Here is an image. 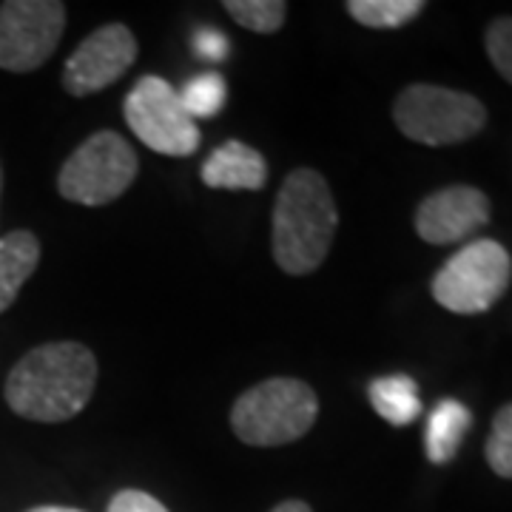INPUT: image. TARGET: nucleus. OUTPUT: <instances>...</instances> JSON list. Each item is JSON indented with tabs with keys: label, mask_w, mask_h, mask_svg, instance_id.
<instances>
[{
	"label": "nucleus",
	"mask_w": 512,
	"mask_h": 512,
	"mask_svg": "<svg viewBox=\"0 0 512 512\" xmlns=\"http://www.w3.org/2000/svg\"><path fill=\"white\" fill-rule=\"evenodd\" d=\"M97 359L86 345L52 342L29 350L6 379V402L29 421L57 424L77 416L94 393Z\"/></svg>",
	"instance_id": "nucleus-1"
},
{
	"label": "nucleus",
	"mask_w": 512,
	"mask_h": 512,
	"mask_svg": "<svg viewBox=\"0 0 512 512\" xmlns=\"http://www.w3.org/2000/svg\"><path fill=\"white\" fill-rule=\"evenodd\" d=\"M336 202L325 177L313 168H296L279 188L274 205V259L291 276L313 274L336 237Z\"/></svg>",
	"instance_id": "nucleus-2"
},
{
	"label": "nucleus",
	"mask_w": 512,
	"mask_h": 512,
	"mask_svg": "<svg viewBox=\"0 0 512 512\" xmlns=\"http://www.w3.org/2000/svg\"><path fill=\"white\" fill-rule=\"evenodd\" d=\"M319 416L311 384L276 376L245 390L231 410V427L251 447H279L302 439Z\"/></svg>",
	"instance_id": "nucleus-3"
},
{
	"label": "nucleus",
	"mask_w": 512,
	"mask_h": 512,
	"mask_svg": "<svg viewBox=\"0 0 512 512\" xmlns=\"http://www.w3.org/2000/svg\"><path fill=\"white\" fill-rule=\"evenodd\" d=\"M393 120L404 137L421 146H456L487 126V109L473 94L433 83L407 86L393 103Z\"/></svg>",
	"instance_id": "nucleus-4"
},
{
	"label": "nucleus",
	"mask_w": 512,
	"mask_h": 512,
	"mask_svg": "<svg viewBox=\"0 0 512 512\" xmlns=\"http://www.w3.org/2000/svg\"><path fill=\"white\" fill-rule=\"evenodd\" d=\"M512 282L510 251L495 239H473L433 276V299L461 316L487 313Z\"/></svg>",
	"instance_id": "nucleus-5"
},
{
	"label": "nucleus",
	"mask_w": 512,
	"mask_h": 512,
	"mask_svg": "<svg viewBox=\"0 0 512 512\" xmlns=\"http://www.w3.org/2000/svg\"><path fill=\"white\" fill-rule=\"evenodd\" d=\"M137 177V154L117 131H97L63 163L60 197L77 205H109L123 197Z\"/></svg>",
	"instance_id": "nucleus-6"
},
{
	"label": "nucleus",
	"mask_w": 512,
	"mask_h": 512,
	"mask_svg": "<svg viewBox=\"0 0 512 512\" xmlns=\"http://www.w3.org/2000/svg\"><path fill=\"white\" fill-rule=\"evenodd\" d=\"M126 123L134 137L165 157H188L200 148V128L188 117L180 92L157 74H146L126 94Z\"/></svg>",
	"instance_id": "nucleus-7"
},
{
	"label": "nucleus",
	"mask_w": 512,
	"mask_h": 512,
	"mask_svg": "<svg viewBox=\"0 0 512 512\" xmlns=\"http://www.w3.org/2000/svg\"><path fill=\"white\" fill-rule=\"evenodd\" d=\"M66 29L60 0H9L0 6V69L32 72L43 66Z\"/></svg>",
	"instance_id": "nucleus-8"
},
{
	"label": "nucleus",
	"mask_w": 512,
	"mask_h": 512,
	"mask_svg": "<svg viewBox=\"0 0 512 512\" xmlns=\"http://www.w3.org/2000/svg\"><path fill=\"white\" fill-rule=\"evenodd\" d=\"M137 60V37L123 23H109L86 37L63 69V86L74 97H89L111 86Z\"/></svg>",
	"instance_id": "nucleus-9"
},
{
	"label": "nucleus",
	"mask_w": 512,
	"mask_h": 512,
	"mask_svg": "<svg viewBox=\"0 0 512 512\" xmlns=\"http://www.w3.org/2000/svg\"><path fill=\"white\" fill-rule=\"evenodd\" d=\"M490 222V200L473 185H450L430 194L416 211V231L430 245L470 239Z\"/></svg>",
	"instance_id": "nucleus-10"
},
{
	"label": "nucleus",
	"mask_w": 512,
	"mask_h": 512,
	"mask_svg": "<svg viewBox=\"0 0 512 512\" xmlns=\"http://www.w3.org/2000/svg\"><path fill=\"white\" fill-rule=\"evenodd\" d=\"M202 183L220 191H259L268 183V163L245 143H222L202 165Z\"/></svg>",
	"instance_id": "nucleus-11"
},
{
	"label": "nucleus",
	"mask_w": 512,
	"mask_h": 512,
	"mask_svg": "<svg viewBox=\"0 0 512 512\" xmlns=\"http://www.w3.org/2000/svg\"><path fill=\"white\" fill-rule=\"evenodd\" d=\"M470 427H473V413L467 404H461L458 399H441L433 407L427 419V430H424L427 458L433 464H450Z\"/></svg>",
	"instance_id": "nucleus-12"
},
{
	"label": "nucleus",
	"mask_w": 512,
	"mask_h": 512,
	"mask_svg": "<svg viewBox=\"0 0 512 512\" xmlns=\"http://www.w3.org/2000/svg\"><path fill=\"white\" fill-rule=\"evenodd\" d=\"M40 262V242L32 231H12L0 237V313L12 308L26 279Z\"/></svg>",
	"instance_id": "nucleus-13"
},
{
	"label": "nucleus",
	"mask_w": 512,
	"mask_h": 512,
	"mask_svg": "<svg viewBox=\"0 0 512 512\" xmlns=\"http://www.w3.org/2000/svg\"><path fill=\"white\" fill-rule=\"evenodd\" d=\"M367 393H370L373 410L393 427H407L421 416L419 384L404 373L379 376L376 382H370Z\"/></svg>",
	"instance_id": "nucleus-14"
},
{
	"label": "nucleus",
	"mask_w": 512,
	"mask_h": 512,
	"mask_svg": "<svg viewBox=\"0 0 512 512\" xmlns=\"http://www.w3.org/2000/svg\"><path fill=\"white\" fill-rule=\"evenodd\" d=\"M350 18L367 29H399L424 12L421 0H350Z\"/></svg>",
	"instance_id": "nucleus-15"
},
{
	"label": "nucleus",
	"mask_w": 512,
	"mask_h": 512,
	"mask_svg": "<svg viewBox=\"0 0 512 512\" xmlns=\"http://www.w3.org/2000/svg\"><path fill=\"white\" fill-rule=\"evenodd\" d=\"M225 12L237 20L242 29H251L256 35H274L285 23L288 3H282V0H225Z\"/></svg>",
	"instance_id": "nucleus-16"
},
{
	"label": "nucleus",
	"mask_w": 512,
	"mask_h": 512,
	"mask_svg": "<svg viewBox=\"0 0 512 512\" xmlns=\"http://www.w3.org/2000/svg\"><path fill=\"white\" fill-rule=\"evenodd\" d=\"M225 97H228V86H225V77L217 72L200 74V77L188 80L180 92V100H183L185 111L194 123L220 114V109L225 106Z\"/></svg>",
	"instance_id": "nucleus-17"
},
{
	"label": "nucleus",
	"mask_w": 512,
	"mask_h": 512,
	"mask_svg": "<svg viewBox=\"0 0 512 512\" xmlns=\"http://www.w3.org/2000/svg\"><path fill=\"white\" fill-rule=\"evenodd\" d=\"M487 464L495 476L512 478V402L504 404L493 419V430L487 436Z\"/></svg>",
	"instance_id": "nucleus-18"
},
{
	"label": "nucleus",
	"mask_w": 512,
	"mask_h": 512,
	"mask_svg": "<svg viewBox=\"0 0 512 512\" xmlns=\"http://www.w3.org/2000/svg\"><path fill=\"white\" fill-rule=\"evenodd\" d=\"M484 43H487V55L493 60L495 72L512 86V18L493 20L484 35Z\"/></svg>",
	"instance_id": "nucleus-19"
},
{
	"label": "nucleus",
	"mask_w": 512,
	"mask_h": 512,
	"mask_svg": "<svg viewBox=\"0 0 512 512\" xmlns=\"http://www.w3.org/2000/svg\"><path fill=\"white\" fill-rule=\"evenodd\" d=\"M109 512H168L154 495L143 490H120L109 501Z\"/></svg>",
	"instance_id": "nucleus-20"
},
{
	"label": "nucleus",
	"mask_w": 512,
	"mask_h": 512,
	"mask_svg": "<svg viewBox=\"0 0 512 512\" xmlns=\"http://www.w3.org/2000/svg\"><path fill=\"white\" fill-rule=\"evenodd\" d=\"M194 55L202 57V60H225L228 52H231V43H228V37L217 32V29H202L194 35Z\"/></svg>",
	"instance_id": "nucleus-21"
},
{
	"label": "nucleus",
	"mask_w": 512,
	"mask_h": 512,
	"mask_svg": "<svg viewBox=\"0 0 512 512\" xmlns=\"http://www.w3.org/2000/svg\"><path fill=\"white\" fill-rule=\"evenodd\" d=\"M271 512H313L305 501H282L279 507H274Z\"/></svg>",
	"instance_id": "nucleus-22"
},
{
	"label": "nucleus",
	"mask_w": 512,
	"mask_h": 512,
	"mask_svg": "<svg viewBox=\"0 0 512 512\" xmlns=\"http://www.w3.org/2000/svg\"><path fill=\"white\" fill-rule=\"evenodd\" d=\"M29 512H83V510H72V507H35Z\"/></svg>",
	"instance_id": "nucleus-23"
},
{
	"label": "nucleus",
	"mask_w": 512,
	"mask_h": 512,
	"mask_svg": "<svg viewBox=\"0 0 512 512\" xmlns=\"http://www.w3.org/2000/svg\"><path fill=\"white\" fill-rule=\"evenodd\" d=\"M0 191H3V171H0Z\"/></svg>",
	"instance_id": "nucleus-24"
}]
</instances>
